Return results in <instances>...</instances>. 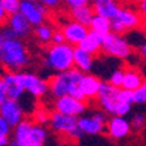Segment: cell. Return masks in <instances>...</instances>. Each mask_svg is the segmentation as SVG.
Wrapping results in <instances>:
<instances>
[{
	"mask_svg": "<svg viewBox=\"0 0 146 146\" xmlns=\"http://www.w3.org/2000/svg\"><path fill=\"white\" fill-rule=\"evenodd\" d=\"M29 63L27 46L19 38H4L0 41V66L11 72L20 71Z\"/></svg>",
	"mask_w": 146,
	"mask_h": 146,
	"instance_id": "1",
	"label": "cell"
},
{
	"mask_svg": "<svg viewBox=\"0 0 146 146\" xmlns=\"http://www.w3.org/2000/svg\"><path fill=\"white\" fill-rule=\"evenodd\" d=\"M45 65L58 72H65L74 68V46L67 42L51 45L46 53Z\"/></svg>",
	"mask_w": 146,
	"mask_h": 146,
	"instance_id": "2",
	"label": "cell"
},
{
	"mask_svg": "<svg viewBox=\"0 0 146 146\" xmlns=\"http://www.w3.org/2000/svg\"><path fill=\"white\" fill-rule=\"evenodd\" d=\"M83 75L84 74L76 68H71L65 72H58L49 82V90L55 98L66 96L71 92L74 87L79 86Z\"/></svg>",
	"mask_w": 146,
	"mask_h": 146,
	"instance_id": "3",
	"label": "cell"
},
{
	"mask_svg": "<svg viewBox=\"0 0 146 146\" xmlns=\"http://www.w3.org/2000/svg\"><path fill=\"white\" fill-rule=\"evenodd\" d=\"M49 122L53 130L61 134H66L70 138H79L84 134L78 126V117L74 116H67L55 111L50 115Z\"/></svg>",
	"mask_w": 146,
	"mask_h": 146,
	"instance_id": "4",
	"label": "cell"
},
{
	"mask_svg": "<svg viewBox=\"0 0 146 146\" xmlns=\"http://www.w3.org/2000/svg\"><path fill=\"white\" fill-rule=\"evenodd\" d=\"M102 51L116 58H128L132 54V46L121 34L111 32L103 40Z\"/></svg>",
	"mask_w": 146,
	"mask_h": 146,
	"instance_id": "5",
	"label": "cell"
},
{
	"mask_svg": "<svg viewBox=\"0 0 146 146\" xmlns=\"http://www.w3.org/2000/svg\"><path fill=\"white\" fill-rule=\"evenodd\" d=\"M141 21H142V17H141L139 13L133 12V11H130V9H124V8H121V9L119 11V13L111 20L112 32L113 33H117V34H122L124 32L139 27Z\"/></svg>",
	"mask_w": 146,
	"mask_h": 146,
	"instance_id": "6",
	"label": "cell"
},
{
	"mask_svg": "<svg viewBox=\"0 0 146 146\" xmlns=\"http://www.w3.org/2000/svg\"><path fill=\"white\" fill-rule=\"evenodd\" d=\"M107 116L104 112H95L92 116H83L78 117L79 129L86 134H99L107 126Z\"/></svg>",
	"mask_w": 146,
	"mask_h": 146,
	"instance_id": "7",
	"label": "cell"
},
{
	"mask_svg": "<svg viewBox=\"0 0 146 146\" xmlns=\"http://www.w3.org/2000/svg\"><path fill=\"white\" fill-rule=\"evenodd\" d=\"M20 13L31 23V25L38 27V25H42L45 23L48 9L38 1L32 3V1H27V0H21Z\"/></svg>",
	"mask_w": 146,
	"mask_h": 146,
	"instance_id": "8",
	"label": "cell"
},
{
	"mask_svg": "<svg viewBox=\"0 0 146 146\" xmlns=\"http://www.w3.org/2000/svg\"><path fill=\"white\" fill-rule=\"evenodd\" d=\"M54 108L59 113L78 117L79 115H82L86 111V103L70 95H66L62 98H57L54 103Z\"/></svg>",
	"mask_w": 146,
	"mask_h": 146,
	"instance_id": "9",
	"label": "cell"
},
{
	"mask_svg": "<svg viewBox=\"0 0 146 146\" xmlns=\"http://www.w3.org/2000/svg\"><path fill=\"white\" fill-rule=\"evenodd\" d=\"M120 88H116L109 82H103L100 91L98 94V102L103 111L111 115H115V106L117 102V94Z\"/></svg>",
	"mask_w": 146,
	"mask_h": 146,
	"instance_id": "10",
	"label": "cell"
},
{
	"mask_svg": "<svg viewBox=\"0 0 146 146\" xmlns=\"http://www.w3.org/2000/svg\"><path fill=\"white\" fill-rule=\"evenodd\" d=\"M61 32L63 33V36H65V40L67 44L72 45V46H79V44H80L82 41L87 37V34L90 33V28L71 20L62 27Z\"/></svg>",
	"mask_w": 146,
	"mask_h": 146,
	"instance_id": "11",
	"label": "cell"
},
{
	"mask_svg": "<svg viewBox=\"0 0 146 146\" xmlns=\"http://www.w3.org/2000/svg\"><path fill=\"white\" fill-rule=\"evenodd\" d=\"M0 116L7 120L12 128H15L21 121H24V109L17 100L7 99L0 106Z\"/></svg>",
	"mask_w": 146,
	"mask_h": 146,
	"instance_id": "12",
	"label": "cell"
},
{
	"mask_svg": "<svg viewBox=\"0 0 146 146\" xmlns=\"http://www.w3.org/2000/svg\"><path fill=\"white\" fill-rule=\"evenodd\" d=\"M21 82H23V86L27 92H29L32 96H36V98H41L44 96L49 90V83L45 82L44 79H41L40 76L31 72H21L20 74Z\"/></svg>",
	"mask_w": 146,
	"mask_h": 146,
	"instance_id": "13",
	"label": "cell"
},
{
	"mask_svg": "<svg viewBox=\"0 0 146 146\" xmlns=\"http://www.w3.org/2000/svg\"><path fill=\"white\" fill-rule=\"evenodd\" d=\"M3 82H4V88H5L7 98L11 99V100H17L19 102V99L24 95L25 92L20 74L8 71L7 74L3 75Z\"/></svg>",
	"mask_w": 146,
	"mask_h": 146,
	"instance_id": "14",
	"label": "cell"
},
{
	"mask_svg": "<svg viewBox=\"0 0 146 146\" xmlns=\"http://www.w3.org/2000/svg\"><path fill=\"white\" fill-rule=\"evenodd\" d=\"M132 126L130 122L125 117H120V116H112L107 122V130L108 134L113 139H121L129 134Z\"/></svg>",
	"mask_w": 146,
	"mask_h": 146,
	"instance_id": "15",
	"label": "cell"
},
{
	"mask_svg": "<svg viewBox=\"0 0 146 146\" xmlns=\"http://www.w3.org/2000/svg\"><path fill=\"white\" fill-rule=\"evenodd\" d=\"M7 25L13 31V33L16 34V37L19 38V40L28 37L32 31L31 23H29L20 12H17V13L12 15V16H8Z\"/></svg>",
	"mask_w": 146,
	"mask_h": 146,
	"instance_id": "16",
	"label": "cell"
},
{
	"mask_svg": "<svg viewBox=\"0 0 146 146\" xmlns=\"http://www.w3.org/2000/svg\"><path fill=\"white\" fill-rule=\"evenodd\" d=\"M102 83L103 82L98 76H95V75L84 74L80 83H79V87H80L83 95L86 96V99H94V98H98Z\"/></svg>",
	"mask_w": 146,
	"mask_h": 146,
	"instance_id": "17",
	"label": "cell"
},
{
	"mask_svg": "<svg viewBox=\"0 0 146 146\" xmlns=\"http://www.w3.org/2000/svg\"><path fill=\"white\" fill-rule=\"evenodd\" d=\"M92 8H94L95 15L103 16L106 19H109V20H112L121 9L115 0H96Z\"/></svg>",
	"mask_w": 146,
	"mask_h": 146,
	"instance_id": "18",
	"label": "cell"
},
{
	"mask_svg": "<svg viewBox=\"0 0 146 146\" xmlns=\"http://www.w3.org/2000/svg\"><path fill=\"white\" fill-rule=\"evenodd\" d=\"M32 124L29 120L21 121L19 125L15 126L13 130V141L20 146H28L32 142Z\"/></svg>",
	"mask_w": 146,
	"mask_h": 146,
	"instance_id": "19",
	"label": "cell"
},
{
	"mask_svg": "<svg viewBox=\"0 0 146 146\" xmlns=\"http://www.w3.org/2000/svg\"><path fill=\"white\" fill-rule=\"evenodd\" d=\"M94 65V55L84 51L79 46L74 48V68L82 72H88Z\"/></svg>",
	"mask_w": 146,
	"mask_h": 146,
	"instance_id": "20",
	"label": "cell"
},
{
	"mask_svg": "<svg viewBox=\"0 0 146 146\" xmlns=\"http://www.w3.org/2000/svg\"><path fill=\"white\" fill-rule=\"evenodd\" d=\"M103 40H104L103 36L90 31V33L87 34V37L79 44V48L83 49V50L87 51V53H90V54L95 55L96 53H99V51L102 50Z\"/></svg>",
	"mask_w": 146,
	"mask_h": 146,
	"instance_id": "21",
	"label": "cell"
},
{
	"mask_svg": "<svg viewBox=\"0 0 146 146\" xmlns=\"http://www.w3.org/2000/svg\"><path fill=\"white\" fill-rule=\"evenodd\" d=\"M70 16H71L72 20L79 23V24L90 27L92 19L95 16V12H94V8L90 7V4H88V5H84V7L70 9Z\"/></svg>",
	"mask_w": 146,
	"mask_h": 146,
	"instance_id": "22",
	"label": "cell"
},
{
	"mask_svg": "<svg viewBox=\"0 0 146 146\" xmlns=\"http://www.w3.org/2000/svg\"><path fill=\"white\" fill-rule=\"evenodd\" d=\"M143 82H145V79L142 78L141 72L137 71L136 68H129V70H126L125 71L124 82H122L121 88L129 90V91H136Z\"/></svg>",
	"mask_w": 146,
	"mask_h": 146,
	"instance_id": "23",
	"label": "cell"
},
{
	"mask_svg": "<svg viewBox=\"0 0 146 146\" xmlns=\"http://www.w3.org/2000/svg\"><path fill=\"white\" fill-rule=\"evenodd\" d=\"M90 31L94 32V33H98L103 37H106L107 34H109L112 32V24H111V20L106 19L103 16H99L95 15L94 19H92L91 24H90Z\"/></svg>",
	"mask_w": 146,
	"mask_h": 146,
	"instance_id": "24",
	"label": "cell"
},
{
	"mask_svg": "<svg viewBox=\"0 0 146 146\" xmlns=\"http://www.w3.org/2000/svg\"><path fill=\"white\" fill-rule=\"evenodd\" d=\"M34 33L37 36L38 41H41L42 44H48V42L51 41V38H53V33H54V32H53V29H51L49 25L42 24V25L36 27Z\"/></svg>",
	"mask_w": 146,
	"mask_h": 146,
	"instance_id": "25",
	"label": "cell"
},
{
	"mask_svg": "<svg viewBox=\"0 0 146 146\" xmlns=\"http://www.w3.org/2000/svg\"><path fill=\"white\" fill-rule=\"evenodd\" d=\"M1 5L7 16H12V15L20 12V5L21 0H1Z\"/></svg>",
	"mask_w": 146,
	"mask_h": 146,
	"instance_id": "26",
	"label": "cell"
},
{
	"mask_svg": "<svg viewBox=\"0 0 146 146\" xmlns=\"http://www.w3.org/2000/svg\"><path fill=\"white\" fill-rule=\"evenodd\" d=\"M46 137H48V132H46V129L44 126L38 125V124H33V128H32V141L44 143Z\"/></svg>",
	"mask_w": 146,
	"mask_h": 146,
	"instance_id": "27",
	"label": "cell"
},
{
	"mask_svg": "<svg viewBox=\"0 0 146 146\" xmlns=\"http://www.w3.org/2000/svg\"><path fill=\"white\" fill-rule=\"evenodd\" d=\"M133 103L136 104H145L146 103V80L139 86L136 91H133Z\"/></svg>",
	"mask_w": 146,
	"mask_h": 146,
	"instance_id": "28",
	"label": "cell"
},
{
	"mask_svg": "<svg viewBox=\"0 0 146 146\" xmlns=\"http://www.w3.org/2000/svg\"><path fill=\"white\" fill-rule=\"evenodd\" d=\"M130 108H132V104H129V103L116 102L115 115H113V116H120V117H124L125 115H128V113L130 112Z\"/></svg>",
	"mask_w": 146,
	"mask_h": 146,
	"instance_id": "29",
	"label": "cell"
},
{
	"mask_svg": "<svg viewBox=\"0 0 146 146\" xmlns=\"http://www.w3.org/2000/svg\"><path fill=\"white\" fill-rule=\"evenodd\" d=\"M124 75H125V71H122V70H116V71H113L112 75H111L109 83L112 86H115L116 88H120L122 86V82H124Z\"/></svg>",
	"mask_w": 146,
	"mask_h": 146,
	"instance_id": "30",
	"label": "cell"
},
{
	"mask_svg": "<svg viewBox=\"0 0 146 146\" xmlns=\"http://www.w3.org/2000/svg\"><path fill=\"white\" fill-rule=\"evenodd\" d=\"M145 124H146V117L142 113H136L132 117V121H130V126L136 130L142 129L143 126H145Z\"/></svg>",
	"mask_w": 146,
	"mask_h": 146,
	"instance_id": "31",
	"label": "cell"
},
{
	"mask_svg": "<svg viewBox=\"0 0 146 146\" xmlns=\"http://www.w3.org/2000/svg\"><path fill=\"white\" fill-rule=\"evenodd\" d=\"M133 91H129V90H124L120 88L119 94H117V102H124V103H129L132 104L133 103Z\"/></svg>",
	"mask_w": 146,
	"mask_h": 146,
	"instance_id": "32",
	"label": "cell"
},
{
	"mask_svg": "<svg viewBox=\"0 0 146 146\" xmlns=\"http://www.w3.org/2000/svg\"><path fill=\"white\" fill-rule=\"evenodd\" d=\"M62 1L66 4V7H68V9L84 7V5H88L90 3V0H62Z\"/></svg>",
	"mask_w": 146,
	"mask_h": 146,
	"instance_id": "33",
	"label": "cell"
},
{
	"mask_svg": "<svg viewBox=\"0 0 146 146\" xmlns=\"http://www.w3.org/2000/svg\"><path fill=\"white\" fill-rule=\"evenodd\" d=\"M34 120H36L38 125H42V124H45V122H48L50 120V116L46 112H44L42 109H38L37 112L34 113Z\"/></svg>",
	"mask_w": 146,
	"mask_h": 146,
	"instance_id": "34",
	"label": "cell"
},
{
	"mask_svg": "<svg viewBox=\"0 0 146 146\" xmlns=\"http://www.w3.org/2000/svg\"><path fill=\"white\" fill-rule=\"evenodd\" d=\"M11 130H12V126L8 124V121L4 117L0 116V134L8 137L11 134Z\"/></svg>",
	"mask_w": 146,
	"mask_h": 146,
	"instance_id": "35",
	"label": "cell"
},
{
	"mask_svg": "<svg viewBox=\"0 0 146 146\" xmlns=\"http://www.w3.org/2000/svg\"><path fill=\"white\" fill-rule=\"evenodd\" d=\"M37 1L42 4L46 9H53V8H57L61 4L62 0H37Z\"/></svg>",
	"mask_w": 146,
	"mask_h": 146,
	"instance_id": "36",
	"label": "cell"
},
{
	"mask_svg": "<svg viewBox=\"0 0 146 146\" xmlns=\"http://www.w3.org/2000/svg\"><path fill=\"white\" fill-rule=\"evenodd\" d=\"M51 41H53V45H59V44L66 42L65 36H63V33H62L61 31L54 32V33H53V38H51Z\"/></svg>",
	"mask_w": 146,
	"mask_h": 146,
	"instance_id": "37",
	"label": "cell"
},
{
	"mask_svg": "<svg viewBox=\"0 0 146 146\" xmlns=\"http://www.w3.org/2000/svg\"><path fill=\"white\" fill-rule=\"evenodd\" d=\"M7 94H5V88H4V82H3V76H0V106L7 100Z\"/></svg>",
	"mask_w": 146,
	"mask_h": 146,
	"instance_id": "38",
	"label": "cell"
},
{
	"mask_svg": "<svg viewBox=\"0 0 146 146\" xmlns=\"http://www.w3.org/2000/svg\"><path fill=\"white\" fill-rule=\"evenodd\" d=\"M138 9L141 17L146 19V0H138Z\"/></svg>",
	"mask_w": 146,
	"mask_h": 146,
	"instance_id": "39",
	"label": "cell"
},
{
	"mask_svg": "<svg viewBox=\"0 0 146 146\" xmlns=\"http://www.w3.org/2000/svg\"><path fill=\"white\" fill-rule=\"evenodd\" d=\"M7 15H5V12H4L3 9V5H1V0H0V24L1 23H4V21L7 20Z\"/></svg>",
	"mask_w": 146,
	"mask_h": 146,
	"instance_id": "40",
	"label": "cell"
},
{
	"mask_svg": "<svg viewBox=\"0 0 146 146\" xmlns=\"http://www.w3.org/2000/svg\"><path fill=\"white\" fill-rule=\"evenodd\" d=\"M8 145H9V139H8V137L0 134V146H8Z\"/></svg>",
	"mask_w": 146,
	"mask_h": 146,
	"instance_id": "41",
	"label": "cell"
},
{
	"mask_svg": "<svg viewBox=\"0 0 146 146\" xmlns=\"http://www.w3.org/2000/svg\"><path fill=\"white\" fill-rule=\"evenodd\" d=\"M141 55H142V57H143V59H145V61H146V44L143 45L142 48H141Z\"/></svg>",
	"mask_w": 146,
	"mask_h": 146,
	"instance_id": "42",
	"label": "cell"
},
{
	"mask_svg": "<svg viewBox=\"0 0 146 146\" xmlns=\"http://www.w3.org/2000/svg\"><path fill=\"white\" fill-rule=\"evenodd\" d=\"M28 146H44V143H41V142H36V141H32L31 143Z\"/></svg>",
	"mask_w": 146,
	"mask_h": 146,
	"instance_id": "43",
	"label": "cell"
},
{
	"mask_svg": "<svg viewBox=\"0 0 146 146\" xmlns=\"http://www.w3.org/2000/svg\"><path fill=\"white\" fill-rule=\"evenodd\" d=\"M9 146H20L19 143H16L15 141H12V142H9Z\"/></svg>",
	"mask_w": 146,
	"mask_h": 146,
	"instance_id": "44",
	"label": "cell"
},
{
	"mask_svg": "<svg viewBox=\"0 0 146 146\" xmlns=\"http://www.w3.org/2000/svg\"><path fill=\"white\" fill-rule=\"evenodd\" d=\"M27 1H32V3H36L37 0H27Z\"/></svg>",
	"mask_w": 146,
	"mask_h": 146,
	"instance_id": "45",
	"label": "cell"
},
{
	"mask_svg": "<svg viewBox=\"0 0 146 146\" xmlns=\"http://www.w3.org/2000/svg\"><path fill=\"white\" fill-rule=\"evenodd\" d=\"M90 1H92V3H95V1H96V0H90Z\"/></svg>",
	"mask_w": 146,
	"mask_h": 146,
	"instance_id": "46",
	"label": "cell"
}]
</instances>
